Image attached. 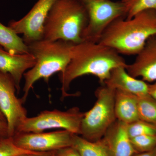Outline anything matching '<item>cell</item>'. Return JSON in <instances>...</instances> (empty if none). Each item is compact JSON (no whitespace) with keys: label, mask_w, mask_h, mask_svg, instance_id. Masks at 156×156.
I'll list each match as a JSON object with an SVG mask.
<instances>
[{"label":"cell","mask_w":156,"mask_h":156,"mask_svg":"<svg viewBox=\"0 0 156 156\" xmlns=\"http://www.w3.org/2000/svg\"><path fill=\"white\" fill-rule=\"evenodd\" d=\"M127 65L116 50L100 43L84 41L74 44L69 64L64 72L59 73L61 98L69 96L68 91L71 83L77 78L92 75L103 85L114 69Z\"/></svg>","instance_id":"obj_1"},{"label":"cell","mask_w":156,"mask_h":156,"mask_svg":"<svg viewBox=\"0 0 156 156\" xmlns=\"http://www.w3.org/2000/svg\"><path fill=\"white\" fill-rule=\"evenodd\" d=\"M156 35V11L149 10L130 19L116 20L104 32L98 43L126 55H136Z\"/></svg>","instance_id":"obj_2"},{"label":"cell","mask_w":156,"mask_h":156,"mask_svg":"<svg viewBox=\"0 0 156 156\" xmlns=\"http://www.w3.org/2000/svg\"><path fill=\"white\" fill-rule=\"evenodd\" d=\"M74 44L62 40L44 39L27 44L29 53L35 58L36 63L23 75L25 83L23 95L20 98L23 103L26 101L30 89L37 81L43 79L48 83L54 74L64 72L70 61Z\"/></svg>","instance_id":"obj_3"},{"label":"cell","mask_w":156,"mask_h":156,"mask_svg":"<svg viewBox=\"0 0 156 156\" xmlns=\"http://www.w3.org/2000/svg\"><path fill=\"white\" fill-rule=\"evenodd\" d=\"M88 21L87 11L79 0H57L45 21L43 39L79 44L83 41Z\"/></svg>","instance_id":"obj_4"},{"label":"cell","mask_w":156,"mask_h":156,"mask_svg":"<svg viewBox=\"0 0 156 156\" xmlns=\"http://www.w3.org/2000/svg\"><path fill=\"white\" fill-rule=\"evenodd\" d=\"M115 90L101 85L95 92L96 101L91 109L84 112L80 135L89 141L102 138L117 120L115 111Z\"/></svg>","instance_id":"obj_5"},{"label":"cell","mask_w":156,"mask_h":156,"mask_svg":"<svg viewBox=\"0 0 156 156\" xmlns=\"http://www.w3.org/2000/svg\"><path fill=\"white\" fill-rule=\"evenodd\" d=\"M87 11L88 25L83 41L98 43L106 28L116 20L126 18V11L121 1L112 0H79Z\"/></svg>","instance_id":"obj_6"},{"label":"cell","mask_w":156,"mask_h":156,"mask_svg":"<svg viewBox=\"0 0 156 156\" xmlns=\"http://www.w3.org/2000/svg\"><path fill=\"white\" fill-rule=\"evenodd\" d=\"M84 115V112L77 107L64 111L56 109L44 111L36 116L26 118L20 126L17 133H38L49 129H62L80 135Z\"/></svg>","instance_id":"obj_7"},{"label":"cell","mask_w":156,"mask_h":156,"mask_svg":"<svg viewBox=\"0 0 156 156\" xmlns=\"http://www.w3.org/2000/svg\"><path fill=\"white\" fill-rule=\"evenodd\" d=\"M74 134L65 130L50 132H20L12 137L18 147L34 153L55 151L72 146Z\"/></svg>","instance_id":"obj_8"},{"label":"cell","mask_w":156,"mask_h":156,"mask_svg":"<svg viewBox=\"0 0 156 156\" xmlns=\"http://www.w3.org/2000/svg\"><path fill=\"white\" fill-rule=\"evenodd\" d=\"M16 86L8 73L0 72V110L5 119L8 136L12 137L27 118V111L22 101L16 96Z\"/></svg>","instance_id":"obj_9"},{"label":"cell","mask_w":156,"mask_h":156,"mask_svg":"<svg viewBox=\"0 0 156 156\" xmlns=\"http://www.w3.org/2000/svg\"><path fill=\"white\" fill-rule=\"evenodd\" d=\"M57 0H38L30 11L18 20H11L8 26L22 38L27 45L43 39V30L49 12Z\"/></svg>","instance_id":"obj_10"},{"label":"cell","mask_w":156,"mask_h":156,"mask_svg":"<svg viewBox=\"0 0 156 156\" xmlns=\"http://www.w3.org/2000/svg\"><path fill=\"white\" fill-rule=\"evenodd\" d=\"M126 69L130 75L140 77L148 83L156 82V35L148 40L135 60L127 65Z\"/></svg>","instance_id":"obj_11"},{"label":"cell","mask_w":156,"mask_h":156,"mask_svg":"<svg viewBox=\"0 0 156 156\" xmlns=\"http://www.w3.org/2000/svg\"><path fill=\"white\" fill-rule=\"evenodd\" d=\"M35 63V58L30 53L13 54L0 46V72L8 73L11 76L17 92L20 91V83L24 73Z\"/></svg>","instance_id":"obj_12"},{"label":"cell","mask_w":156,"mask_h":156,"mask_svg":"<svg viewBox=\"0 0 156 156\" xmlns=\"http://www.w3.org/2000/svg\"><path fill=\"white\" fill-rule=\"evenodd\" d=\"M126 66L114 69L104 84L115 90L130 93L138 97L149 95V83L130 75L126 70Z\"/></svg>","instance_id":"obj_13"},{"label":"cell","mask_w":156,"mask_h":156,"mask_svg":"<svg viewBox=\"0 0 156 156\" xmlns=\"http://www.w3.org/2000/svg\"><path fill=\"white\" fill-rule=\"evenodd\" d=\"M127 125L117 119L104 136L111 156H132L136 153L128 135Z\"/></svg>","instance_id":"obj_14"},{"label":"cell","mask_w":156,"mask_h":156,"mask_svg":"<svg viewBox=\"0 0 156 156\" xmlns=\"http://www.w3.org/2000/svg\"><path fill=\"white\" fill-rule=\"evenodd\" d=\"M115 111L117 119L126 124L139 120L138 97L127 92L115 90Z\"/></svg>","instance_id":"obj_15"},{"label":"cell","mask_w":156,"mask_h":156,"mask_svg":"<svg viewBox=\"0 0 156 156\" xmlns=\"http://www.w3.org/2000/svg\"><path fill=\"white\" fill-rule=\"evenodd\" d=\"M71 147L81 156H111L103 137L96 141H91L80 135L74 134Z\"/></svg>","instance_id":"obj_16"},{"label":"cell","mask_w":156,"mask_h":156,"mask_svg":"<svg viewBox=\"0 0 156 156\" xmlns=\"http://www.w3.org/2000/svg\"><path fill=\"white\" fill-rule=\"evenodd\" d=\"M0 46L13 54L28 53V46L22 38L9 26L0 22Z\"/></svg>","instance_id":"obj_17"},{"label":"cell","mask_w":156,"mask_h":156,"mask_svg":"<svg viewBox=\"0 0 156 156\" xmlns=\"http://www.w3.org/2000/svg\"><path fill=\"white\" fill-rule=\"evenodd\" d=\"M139 119L156 126V100L149 95L138 97Z\"/></svg>","instance_id":"obj_18"},{"label":"cell","mask_w":156,"mask_h":156,"mask_svg":"<svg viewBox=\"0 0 156 156\" xmlns=\"http://www.w3.org/2000/svg\"><path fill=\"white\" fill-rule=\"evenodd\" d=\"M126 11V18H132L136 14L149 10L156 11V0H121Z\"/></svg>","instance_id":"obj_19"},{"label":"cell","mask_w":156,"mask_h":156,"mask_svg":"<svg viewBox=\"0 0 156 156\" xmlns=\"http://www.w3.org/2000/svg\"><path fill=\"white\" fill-rule=\"evenodd\" d=\"M130 138L144 135H156V126L142 120H138L127 125Z\"/></svg>","instance_id":"obj_20"},{"label":"cell","mask_w":156,"mask_h":156,"mask_svg":"<svg viewBox=\"0 0 156 156\" xmlns=\"http://www.w3.org/2000/svg\"><path fill=\"white\" fill-rule=\"evenodd\" d=\"M131 144L136 153L153 151L156 147V135H144L131 138Z\"/></svg>","instance_id":"obj_21"},{"label":"cell","mask_w":156,"mask_h":156,"mask_svg":"<svg viewBox=\"0 0 156 156\" xmlns=\"http://www.w3.org/2000/svg\"><path fill=\"white\" fill-rule=\"evenodd\" d=\"M37 154L24 150L14 144L12 137H2L0 139V156H14L23 154Z\"/></svg>","instance_id":"obj_22"},{"label":"cell","mask_w":156,"mask_h":156,"mask_svg":"<svg viewBox=\"0 0 156 156\" xmlns=\"http://www.w3.org/2000/svg\"><path fill=\"white\" fill-rule=\"evenodd\" d=\"M53 154L54 156H81L77 151L72 147L53 151Z\"/></svg>","instance_id":"obj_23"},{"label":"cell","mask_w":156,"mask_h":156,"mask_svg":"<svg viewBox=\"0 0 156 156\" xmlns=\"http://www.w3.org/2000/svg\"><path fill=\"white\" fill-rule=\"evenodd\" d=\"M0 136L3 137H9L7 123L0 120Z\"/></svg>","instance_id":"obj_24"},{"label":"cell","mask_w":156,"mask_h":156,"mask_svg":"<svg viewBox=\"0 0 156 156\" xmlns=\"http://www.w3.org/2000/svg\"><path fill=\"white\" fill-rule=\"evenodd\" d=\"M148 94L156 100V82L148 84Z\"/></svg>","instance_id":"obj_25"},{"label":"cell","mask_w":156,"mask_h":156,"mask_svg":"<svg viewBox=\"0 0 156 156\" xmlns=\"http://www.w3.org/2000/svg\"><path fill=\"white\" fill-rule=\"evenodd\" d=\"M132 156H155V151L154 149L147 152L136 153Z\"/></svg>","instance_id":"obj_26"},{"label":"cell","mask_w":156,"mask_h":156,"mask_svg":"<svg viewBox=\"0 0 156 156\" xmlns=\"http://www.w3.org/2000/svg\"><path fill=\"white\" fill-rule=\"evenodd\" d=\"M27 156H54L53 152H50L41 153L37 154H30L27 155Z\"/></svg>","instance_id":"obj_27"},{"label":"cell","mask_w":156,"mask_h":156,"mask_svg":"<svg viewBox=\"0 0 156 156\" xmlns=\"http://www.w3.org/2000/svg\"><path fill=\"white\" fill-rule=\"evenodd\" d=\"M0 120H2V121H4V122H6V119H5V117L3 115L2 113V112H1V110H0Z\"/></svg>","instance_id":"obj_28"},{"label":"cell","mask_w":156,"mask_h":156,"mask_svg":"<svg viewBox=\"0 0 156 156\" xmlns=\"http://www.w3.org/2000/svg\"><path fill=\"white\" fill-rule=\"evenodd\" d=\"M27 155L28 154H23L18 155H16L14 156H27Z\"/></svg>","instance_id":"obj_29"},{"label":"cell","mask_w":156,"mask_h":156,"mask_svg":"<svg viewBox=\"0 0 156 156\" xmlns=\"http://www.w3.org/2000/svg\"><path fill=\"white\" fill-rule=\"evenodd\" d=\"M155 156H156V147L155 149Z\"/></svg>","instance_id":"obj_30"},{"label":"cell","mask_w":156,"mask_h":156,"mask_svg":"<svg viewBox=\"0 0 156 156\" xmlns=\"http://www.w3.org/2000/svg\"><path fill=\"white\" fill-rule=\"evenodd\" d=\"M2 137H2V136H0V139H1V138H2Z\"/></svg>","instance_id":"obj_31"}]
</instances>
